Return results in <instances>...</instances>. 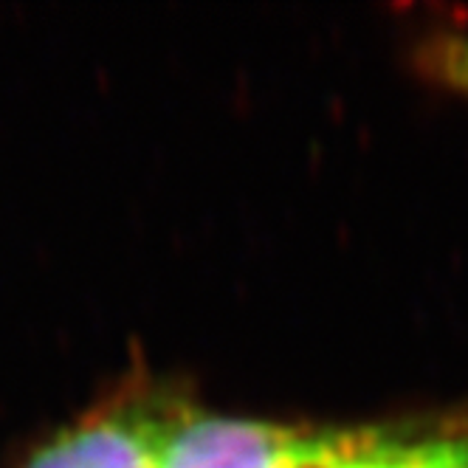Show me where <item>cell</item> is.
Wrapping results in <instances>:
<instances>
[{
    "mask_svg": "<svg viewBox=\"0 0 468 468\" xmlns=\"http://www.w3.org/2000/svg\"><path fill=\"white\" fill-rule=\"evenodd\" d=\"M176 407L155 398H119L65 426L20 468H155Z\"/></svg>",
    "mask_w": 468,
    "mask_h": 468,
    "instance_id": "7a4b0ae2",
    "label": "cell"
},
{
    "mask_svg": "<svg viewBox=\"0 0 468 468\" xmlns=\"http://www.w3.org/2000/svg\"><path fill=\"white\" fill-rule=\"evenodd\" d=\"M415 65L423 77L468 99V31L434 28L415 43Z\"/></svg>",
    "mask_w": 468,
    "mask_h": 468,
    "instance_id": "3957f363",
    "label": "cell"
},
{
    "mask_svg": "<svg viewBox=\"0 0 468 468\" xmlns=\"http://www.w3.org/2000/svg\"><path fill=\"white\" fill-rule=\"evenodd\" d=\"M423 429H305L176 407L155 468H404Z\"/></svg>",
    "mask_w": 468,
    "mask_h": 468,
    "instance_id": "6da1fadb",
    "label": "cell"
},
{
    "mask_svg": "<svg viewBox=\"0 0 468 468\" xmlns=\"http://www.w3.org/2000/svg\"><path fill=\"white\" fill-rule=\"evenodd\" d=\"M404 468H468V431H426Z\"/></svg>",
    "mask_w": 468,
    "mask_h": 468,
    "instance_id": "277c9868",
    "label": "cell"
}]
</instances>
